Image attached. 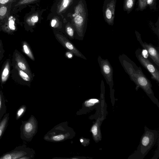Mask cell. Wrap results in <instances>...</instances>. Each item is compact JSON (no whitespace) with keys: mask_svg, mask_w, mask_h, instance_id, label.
<instances>
[{"mask_svg":"<svg viewBox=\"0 0 159 159\" xmlns=\"http://www.w3.org/2000/svg\"><path fill=\"white\" fill-rule=\"evenodd\" d=\"M10 20L7 21L1 26L2 30L9 34H12L16 30L14 20H12V17L10 18Z\"/></svg>","mask_w":159,"mask_h":159,"instance_id":"obj_16","label":"cell"},{"mask_svg":"<svg viewBox=\"0 0 159 159\" xmlns=\"http://www.w3.org/2000/svg\"><path fill=\"white\" fill-rule=\"evenodd\" d=\"M5 99L2 90L0 91V112H1L2 107L5 104Z\"/></svg>","mask_w":159,"mask_h":159,"instance_id":"obj_29","label":"cell"},{"mask_svg":"<svg viewBox=\"0 0 159 159\" xmlns=\"http://www.w3.org/2000/svg\"><path fill=\"white\" fill-rule=\"evenodd\" d=\"M98 61L101 73L109 85L110 93L112 94L114 91L113 68L107 59H103L100 56H99Z\"/></svg>","mask_w":159,"mask_h":159,"instance_id":"obj_3","label":"cell"},{"mask_svg":"<svg viewBox=\"0 0 159 159\" xmlns=\"http://www.w3.org/2000/svg\"><path fill=\"white\" fill-rule=\"evenodd\" d=\"M12 3H10L0 6V21H4L9 16Z\"/></svg>","mask_w":159,"mask_h":159,"instance_id":"obj_17","label":"cell"},{"mask_svg":"<svg viewBox=\"0 0 159 159\" xmlns=\"http://www.w3.org/2000/svg\"><path fill=\"white\" fill-rule=\"evenodd\" d=\"M47 20L49 21L50 27L54 30H62L64 29L66 20L62 16L51 12L48 15Z\"/></svg>","mask_w":159,"mask_h":159,"instance_id":"obj_13","label":"cell"},{"mask_svg":"<svg viewBox=\"0 0 159 159\" xmlns=\"http://www.w3.org/2000/svg\"><path fill=\"white\" fill-rule=\"evenodd\" d=\"M136 0H124L123 10L127 12L128 14L134 8Z\"/></svg>","mask_w":159,"mask_h":159,"instance_id":"obj_20","label":"cell"},{"mask_svg":"<svg viewBox=\"0 0 159 159\" xmlns=\"http://www.w3.org/2000/svg\"><path fill=\"white\" fill-rule=\"evenodd\" d=\"M46 11V9L34 7L28 14L25 19V23L29 29L34 28L37 24L40 23L43 19L42 15Z\"/></svg>","mask_w":159,"mask_h":159,"instance_id":"obj_8","label":"cell"},{"mask_svg":"<svg viewBox=\"0 0 159 159\" xmlns=\"http://www.w3.org/2000/svg\"><path fill=\"white\" fill-rule=\"evenodd\" d=\"M148 4L151 10L157 9V0H147Z\"/></svg>","mask_w":159,"mask_h":159,"instance_id":"obj_26","label":"cell"},{"mask_svg":"<svg viewBox=\"0 0 159 159\" xmlns=\"http://www.w3.org/2000/svg\"><path fill=\"white\" fill-rule=\"evenodd\" d=\"M11 75L12 79L15 82L21 85L30 86L33 78L17 67H13Z\"/></svg>","mask_w":159,"mask_h":159,"instance_id":"obj_9","label":"cell"},{"mask_svg":"<svg viewBox=\"0 0 159 159\" xmlns=\"http://www.w3.org/2000/svg\"><path fill=\"white\" fill-rule=\"evenodd\" d=\"M148 6L147 0H138V6L136 10L142 11L146 9Z\"/></svg>","mask_w":159,"mask_h":159,"instance_id":"obj_23","label":"cell"},{"mask_svg":"<svg viewBox=\"0 0 159 159\" xmlns=\"http://www.w3.org/2000/svg\"><path fill=\"white\" fill-rule=\"evenodd\" d=\"M150 140L149 137L147 135L143 137L142 139V145L144 147L148 146L150 143Z\"/></svg>","mask_w":159,"mask_h":159,"instance_id":"obj_27","label":"cell"},{"mask_svg":"<svg viewBox=\"0 0 159 159\" xmlns=\"http://www.w3.org/2000/svg\"><path fill=\"white\" fill-rule=\"evenodd\" d=\"M135 32L137 40L141 47L147 51L149 57L156 65L159 66V53L157 48L151 44L143 42L142 40L140 34L136 31Z\"/></svg>","mask_w":159,"mask_h":159,"instance_id":"obj_10","label":"cell"},{"mask_svg":"<svg viewBox=\"0 0 159 159\" xmlns=\"http://www.w3.org/2000/svg\"><path fill=\"white\" fill-rule=\"evenodd\" d=\"M20 128V136L22 139L28 140L34 134L36 123L34 118L31 117L28 120L22 121Z\"/></svg>","mask_w":159,"mask_h":159,"instance_id":"obj_11","label":"cell"},{"mask_svg":"<svg viewBox=\"0 0 159 159\" xmlns=\"http://www.w3.org/2000/svg\"><path fill=\"white\" fill-rule=\"evenodd\" d=\"M77 0H54L50 9L51 12L62 16L66 14Z\"/></svg>","mask_w":159,"mask_h":159,"instance_id":"obj_5","label":"cell"},{"mask_svg":"<svg viewBox=\"0 0 159 159\" xmlns=\"http://www.w3.org/2000/svg\"><path fill=\"white\" fill-rule=\"evenodd\" d=\"M136 57L141 64L148 72L151 78L159 83V71L147 58L143 56L141 49L138 48L135 52Z\"/></svg>","mask_w":159,"mask_h":159,"instance_id":"obj_4","label":"cell"},{"mask_svg":"<svg viewBox=\"0 0 159 159\" xmlns=\"http://www.w3.org/2000/svg\"><path fill=\"white\" fill-rule=\"evenodd\" d=\"M30 159V157L26 156H24L23 157H21L19 159Z\"/></svg>","mask_w":159,"mask_h":159,"instance_id":"obj_33","label":"cell"},{"mask_svg":"<svg viewBox=\"0 0 159 159\" xmlns=\"http://www.w3.org/2000/svg\"><path fill=\"white\" fill-rule=\"evenodd\" d=\"M64 30L66 34L69 37L71 38H73L75 30L70 22L66 21L65 24Z\"/></svg>","mask_w":159,"mask_h":159,"instance_id":"obj_19","label":"cell"},{"mask_svg":"<svg viewBox=\"0 0 159 159\" xmlns=\"http://www.w3.org/2000/svg\"><path fill=\"white\" fill-rule=\"evenodd\" d=\"M117 0H104L102 7L105 21L110 25L114 24L116 6Z\"/></svg>","mask_w":159,"mask_h":159,"instance_id":"obj_7","label":"cell"},{"mask_svg":"<svg viewBox=\"0 0 159 159\" xmlns=\"http://www.w3.org/2000/svg\"><path fill=\"white\" fill-rule=\"evenodd\" d=\"M41 0H18L16 2L15 6L27 5L30 4L37 3Z\"/></svg>","mask_w":159,"mask_h":159,"instance_id":"obj_22","label":"cell"},{"mask_svg":"<svg viewBox=\"0 0 159 159\" xmlns=\"http://www.w3.org/2000/svg\"><path fill=\"white\" fill-rule=\"evenodd\" d=\"M22 51L30 59L34 61L35 58L29 44L25 41H23L21 43Z\"/></svg>","mask_w":159,"mask_h":159,"instance_id":"obj_18","label":"cell"},{"mask_svg":"<svg viewBox=\"0 0 159 159\" xmlns=\"http://www.w3.org/2000/svg\"><path fill=\"white\" fill-rule=\"evenodd\" d=\"M73 53L70 52H67L66 55V56L69 58H71L73 57Z\"/></svg>","mask_w":159,"mask_h":159,"instance_id":"obj_32","label":"cell"},{"mask_svg":"<svg viewBox=\"0 0 159 159\" xmlns=\"http://www.w3.org/2000/svg\"><path fill=\"white\" fill-rule=\"evenodd\" d=\"M9 114H6L0 122V139L7 125L9 119Z\"/></svg>","mask_w":159,"mask_h":159,"instance_id":"obj_21","label":"cell"},{"mask_svg":"<svg viewBox=\"0 0 159 159\" xmlns=\"http://www.w3.org/2000/svg\"><path fill=\"white\" fill-rule=\"evenodd\" d=\"M26 110V107L22 105L18 109L16 114V119L17 120L20 118L24 114Z\"/></svg>","mask_w":159,"mask_h":159,"instance_id":"obj_24","label":"cell"},{"mask_svg":"<svg viewBox=\"0 0 159 159\" xmlns=\"http://www.w3.org/2000/svg\"><path fill=\"white\" fill-rule=\"evenodd\" d=\"M99 101L97 99L92 98L87 100L84 103V105L86 107H90L99 102Z\"/></svg>","mask_w":159,"mask_h":159,"instance_id":"obj_25","label":"cell"},{"mask_svg":"<svg viewBox=\"0 0 159 159\" xmlns=\"http://www.w3.org/2000/svg\"><path fill=\"white\" fill-rule=\"evenodd\" d=\"M0 90H1V86L0 85Z\"/></svg>","mask_w":159,"mask_h":159,"instance_id":"obj_34","label":"cell"},{"mask_svg":"<svg viewBox=\"0 0 159 159\" xmlns=\"http://www.w3.org/2000/svg\"><path fill=\"white\" fill-rule=\"evenodd\" d=\"M99 129L98 125L97 124L94 125L92 128L91 132L93 136L96 137L99 133Z\"/></svg>","mask_w":159,"mask_h":159,"instance_id":"obj_28","label":"cell"},{"mask_svg":"<svg viewBox=\"0 0 159 159\" xmlns=\"http://www.w3.org/2000/svg\"><path fill=\"white\" fill-rule=\"evenodd\" d=\"M18 0H0V6L10 3H13Z\"/></svg>","mask_w":159,"mask_h":159,"instance_id":"obj_31","label":"cell"},{"mask_svg":"<svg viewBox=\"0 0 159 159\" xmlns=\"http://www.w3.org/2000/svg\"><path fill=\"white\" fill-rule=\"evenodd\" d=\"M11 62L10 58L7 59L2 65L0 73V86L3 85L8 80L11 75Z\"/></svg>","mask_w":159,"mask_h":159,"instance_id":"obj_14","label":"cell"},{"mask_svg":"<svg viewBox=\"0 0 159 159\" xmlns=\"http://www.w3.org/2000/svg\"><path fill=\"white\" fill-rule=\"evenodd\" d=\"M118 58L125 71L136 87L142 89L150 97H154L151 81L143 74L141 68L124 54L120 55Z\"/></svg>","mask_w":159,"mask_h":159,"instance_id":"obj_1","label":"cell"},{"mask_svg":"<svg viewBox=\"0 0 159 159\" xmlns=\"http://www.w3.org/2000/svg\"><path fill=\"white\" fill-rule=\"evenodd\" d=\"M5 51L3 48L2 41L0 40V62L4 57V54Z\"/></svg>","mask_w":159,"mask_h":159,"instance_id":"obj_30","label":"cell"},{"mask_svg":"<svg viewBox=\"0 0 159 159\" xmlns=\"http://www.w3.org/2000/svg\"><path fill=\"white\" fill-rule=\"evenodd\" d=\"M11 62L12 67H18L33 78V74L25 58L16 49L13 52Z\"/></svg>","mask_w":159,"mask_h":159,"instance_id":"obj_6","label":"cell"},{"mask_svg":"<svg viewBox=\"0 0 159 159\" xmlns=\"http://www.w3.org/2000/svg\"><path fill=\"white\" fill-rule=\"evenodd\" d=\"M88 10L85 0H77L64 18L73 26L78 36L83 37L87 27Z\"/></svg>","mask_w":159,"mask_h":159,"instance_id":"obj_2","label":"cell"},{"mask_svg":"<svg viewBox=\"0 0 159 159\" xmlns=\"http://www.w3.org/2000/svg\"><path fill=\"white\" fill-rule=\"evenodd\" d=\"M54 33L57 39L69 52L78 57L86 59L85 57L65 36L58 32V31L54 30Z\"/></svg>","mask_w":159,"mask_h":159,"instance_id":"obj_12","label":"cell"},{"mask_svg":"<svg viewBox=\"0 0 159 159\" xmlns=\"http://www.w3.org/2000/svg\"><path fill=\"white\" fill-rule=\"evenodd\" d=\"M27 154L23 151H14L7 152L0 157V159H19Z\"/></svg>","mask_w":159,"mask_h":159,"instance_id":"obj_15","label":"cell"}]
</instances>
